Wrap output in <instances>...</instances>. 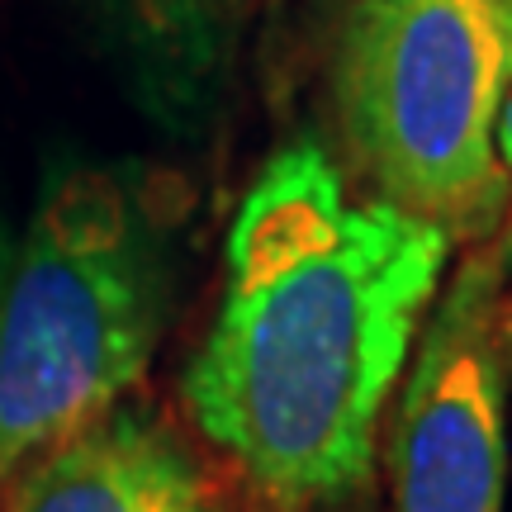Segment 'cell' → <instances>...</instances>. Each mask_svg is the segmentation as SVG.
Returning <instances> with one entry per match:
<instances>
[{"label":"cell","instance_id":"cell-9","mask_svg":"<svg viewBox=\"0 0 512 512\" xmlns=\"http://www.w3.org/2000/svg\"><path fill=\"white\" fill-rule=\"evenodd\" d=\"M508 256H512V242H508Z\"/></svg>","mask_w":512,"mask_h":512},{"label":"cell","instance_id":"cell-2","mask_svg":"<svg viewBox=\"0 0 512 512\" xmlns=\"http://www.w3.org/2000/svg\"><path fill=\"white\" fill-rule=\"evenodd\" d=\"M171 313V252L114 171H67L0 271V489L147 375Z\"/></svg>","mask_w":512,"mask_h":512},{"label":"cell","instance_id":"cell-1","mask_svg":"<svg viewBox=\"0 0 512 512\" xmlns=\"http://www.w3.org/2000/svg\"><path fill=\"white\" fill-rule=\"evenodd\" d=\"M451 238L384 200H351L313 143L256 171L228 228L219 318L181 394L204 441L280 512L361 494Z\"/></svg>","mask_w":512,"mask_h":512},{"label":"cell","instance_id":"cell-5","mask_svg":"<svg viewBox=\"0 0 512 512\" xmlns=\"http://www.w3.org/2000/svg\"><path fill=\"white\" fill-rule=\"evenodd\" d=\"M0 512H233L204 460L166 418L114 403L29 456Z\"/></svg>","mask_w":512,"mask_h":512},{"label":"cell","instance_id":"cell-3","mask_svg":"<svg viewBox=\"0 0 512 512\" xmlns=\"http://www.w3.org/2000/svg\"><path fill=\"white\" fill-rule=\"evenodd\" d=\"M512 91V0H347L332 105L375 200L479 242L512 204L498 114Z\"/></svg>","mask_w":512,"mask_h":512},{"label":"cell","instance_id":"cell-4","mask_svg":"<svg viewBox=\"0 0 512 512\" xmlns=\"http://www.w3.org/2000/svg\"><path fill=\"white\" fill-rule=\"evenodd\" d=\"M508 247L470 256L418 328L389 437V512H503Z\"/></svg>","mask_w":512,"mask_h":512},{"label":"cell","instance_id":"cell-8","mask_svg":"<svg viewBox=\"0 0 512 512\" xmlns=\"http://www.w3.org/2000/svg\"><path fill=\"white\" fill-rule=\"evenodd\" d=\"M5 252H10V242L0 238V271H5Z\"/></svg>","mask_w":512,"mask_h":512},{"label":"cell","instance_id":"cell-7","mask_svg":"<svg viewBox=\"0 0 512 512\" xmlns=\"http://www.w3.org/2000/svg\"><path fill=\"white\" fill-rule=\"evenodd\" d=\"M498 157H503V171L512 181V91L503 100V114H498Z\"/></svg>","mask_w":512,"mask_h":512},{"label":"cell","instance_id":"cell-6","mask_svg":"<svg viewBox=\"0 0 512 512\" xmlns=\"http://www.w3.org/2000/svg\"><path fill=\"white\" fill-rule=\"evenodd\" d=\"M133 91L166 124H190L219 95L233 0H86Z\"/></svg>","mask_w":512,"mask_h":512}]
</instances>
